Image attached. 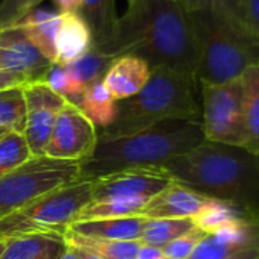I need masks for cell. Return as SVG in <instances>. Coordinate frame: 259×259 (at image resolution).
I'll return each instance as SVG.
<instances>
[{
  "label": "cell",
  "mask_w": 259,
  "mask_h": 259,
  "mask_svg": "<svg viewBox=\"0 0 259 259\" xmlns=\"http://www.w3.org/2000/svg\"><path fill=\"white\" fill-rule=\"evenodd\" d=\"M161 167L173 182L259 215V155L237 146L202 141Z\"/></svg>",
  "instance_id": "obj_2"
},
{
  "label": "cell",
  "mask_w": 259,
  "mask_h": 259,
  "mask_svg": "<svg viewBox=\"0 0 259 259\" xmlns=\"http://www.w3.org/2000/svg\"><path fill=\"white\" fill-rule=\"evenodd\" d=\"M161 259H170V258H165V256H164V258H161Z\"/></svg>",
  "instance_id": "obj_44"
},
{
  "label": "cell",
  "mask_w": 259,
  "mask_h": 259,
  "mask_svg": "<svg viewBox=\"0 0 259 259\" xmlns=\"http://www.w3.org/2000/svg\"><path fill=\"white\" fill-rule=\"evenodd\" d=\"M26 127V100L23 88H9L0 91V129L6 132H24Z\"/></svg>",
  "instance_id": "obj_25"
},
{
  "label": "cell",
  "mask_w": 259,
  "mask_h": 259,
  "mask_svg": "<svg viewBox=\"0 0 259 259\" xmlns=\"http://www.w3.org/2000/svg\"><path fill=\"white\" fill-rule=\"evenodd\" d=\"M5 134H6V131H3V129H0V138H2V137H3Z\"/></svg>",
  "instance_id": "obj_43"
},
{
  "label": "cell",
  "mask_w": 259,
  "mask_h": 259,
  "mask_svg": "<svg viewBox=\"0 0 259 259\" xmlns=\"http://www.w3.org/2000/svg\"><path fill=\"white\" fill-rule=\"evenodd\" d=\"M146 223H147V217L144 215H129V217L74 222L70 225L68 231L77 235L93 237V238L135 241L141 238Z\"/></svg>",
  "instance_id": "obj_16"
},
{
  "label": "cell",
  "mask_w": 259,
  "mask_h": 259,
  "mask_svg": "<svg viewBox=\"0 0 259 259\" xmlns=\"http://www.w3.org/2000/svg\"><path fill=\"white\" fill-rule=\"evenodd\" d=\"M42 0H0V30L17 26Z\"/></svg>",
  "instance_id": "obj_32"
},
{
  "label": "cell",
  "mask_w": 259,
  "mask_h": 259,
  "mask_svg": "<svg viewBox=\"0 0 259 259\" xmlns=\"http://www.w3.org/2000/svg\"><path fill=\"white\" fill-rule=\"evenodd\" d=\"M167 120L202 121L200 85L196 74L153 68L138 94L117 102L114 121L97 131V138L129 135Z\"/></svg>",
  "instance_id": "obj_4"
},
{
  "label": "cell",
  "mask_w": 259,
  "mask_h": 259,
  "mask_svg": "<svg viewBox=\"0 0 259 259\" xmlns=\"http://www.w3.org/2000/svg\"><path fill=\"white\" fill-rule=\"evenodd\" d=\"M175 2L181 3L190 12L200 11V9H211V11L222 12L231 17L232 20H235L237 23H240L241 26L250 29L243 0H175Z\"/></svg>",
  "instance_id": "obj_30"
},
{
  "label": "cell",
  "mask_w": 259,
  "mask_h": 259,
  "mask_svg": "<svg viewBox=\"0 0 259 259\" xmlns=\"http://www.w3.org/2000/svg\"><path fill=\"white\" fill-rule=\"evenodd\" d=\"M76 106L93 121L97 131L109 126L114 121L117 112V100L108 91L103 80L85 88Z\"/></svg>",
  "instance_id": "obj_21"
},
{
  "label": "cell",
  "mask_w": 259,
  "mask_h": 259,
  "mask_svg": "<svg viewBox=\"0 0 259 259\" xmlns=\"http://www.w3.org/2000/svg\"><path fill=\"white\" fill-rule=\"evenodd\" d=\"M80 181V162L32 156L0 178V220L41 196Z\"/></svg>",
  "instance_id": "obj_7"
},
{
  "label": "cell",
  "mask_w": 259,
  "mask_h": 259,
  "mask_svg": "<svg viewBox=\"0 0 259 259\" xmlns=\"http://www.w3.org/2000/svg\"><path fill=\"white\" fill-rule=\"evenodd\" d=\"M42 82H46L55 93L62 96L67 102L76 105L83 94V88L74 79L71 71L64 64H52Z\"/></svg>",
  "instance_id": "obj_29"
},
{
  "label": "cell",
  "mask_w": 259,
  "mask_h": 259,
  "mask_svg": "<svg viewBox=\"0 0 259 259\" xmlns=\"http://www.w3.org/2000/svg\"><path fill=\"white\" fill-rule=\"evenodd\" d=\"M52 64L18 26L0 30V70L36 82L44 79Z\"/></svg>",
  "instance_id": "obj_12"
},
{
  "label": "cell",
  "mask_w": 259,
  "mask_h": 259,
  "mask_svg": "<svg viewBox=\"0 0 259 259\" xmlns=\"http://www.w3.org/2000/svg\"><path fill=\"white\" fill-rule=\"evenodd\" d=\"M79 14L93 33L94 47L111 39L120 18L115 0H83Z\"/></svg>",
  "instance_id": "obj_20"
},
{
  "label": "cell",
  "mask_w": 259,
  "mask_h": 259,
  "mask_svg": "<svg viewBox=\"0 0 259 259\" xmlns=\"http://www.w3.org/2000/svg\"><path fill=\"white\" fill-rule=\"evenodd\" d=\"M115 58L137 56L153 68L196 74L197 49L190 11L175 0H140L120 15L108 42L94 47Z\"/></svg>",
  "instance_id": "obj_1"
},
{
  "label": "cell",
  "mask_w": 259,
  "mask_h": 259,
  "mask_svg": "<svg viewBox=\"0 0 259 259\" xmlns=\"http://www.w3.org/2000/svg\"><path fill=\"white\" fill-rule=\"evenodd\" d=\"M205 141L243 147L246 144L241 77L225 83H199Z\"/></svg>",
  "instance_id": "obj_8"
},
{
  "label": "cell",
  "mask_w": 259,
  "mask_h": 259,
  "mask_svg": "<svg viewBox=\"0 0 259 259\" xmlns=\"http://www.w3.org/2000/svg\"><path fill=\"white\" fill-rule=\"evenodd\" d=\"M61 259H79V256H77V253H76L74 247H73V246H70V244H67V249H65V252L62 253Z\"/></svg>",
  "instance_id": "obj_40"
},
{
  "label": "cell",
  "mask_w": 259,
  "mask_h": 259,
  "mask_svg": "<svg viewBox=\"0 0 259 259\" xmlns=\"http://www.w3.org/2000/svg\"><path fill=\"white\" fill-rule=\"evenodd\" d=\"M252 217H258V214L246 212L241 208H238L229 202H225V200L209 199L193 220L197 228H200L206 234H211L226 225L243 222V220H247Z\"/></svg>",
  "instance_id": "obj_23"
},
{
  "label": "cell",
  "mask_w": 259,
  "mask_h": 259,
  "mask_svg": "<svg viewBox=\"0 0 259 259\" xmlns=\"http://www.w3.org/2000/svg\"><path fill=\"white\" fill-rule=\"evenodd\" d=\"M240 246H235L215 232L206 234L187 259H225Z\"/></svg>",
  "instance_id": "obj_31"
},
{
  "label": "cell",
  "mask_w": 259,
  "mask_h": 259,
  "mask_svg": "<svg viewBox=\"0 0 259 259\" xmlns=\"http://www.w3.org/2000/svg\"><path fill=\"white\" fill-rule=\"evenodd\" d=\"M173 181L161 165L135 167L91 181L93 200H124L147 203Z\"/></svg>",
  "instance_id": "obj_9"
},
{
  "label": "cell",
  "mask_w": 259,
  "mask_h": 259,
  "mask_svg": "<svg viewBox=\"0 0 259 259\" xmlns=\"http://www.w3.org/2000/svg\"><path fill=\"white\" fill-rule=\"evenodd\" d=\"M112 59L114 58L106 56L93 47L87 55H83L77 61L67 64V67L74 76V79L79 82V85L85 90L90 85L103 80L105 73L108 71Z\"/></svg>",
  "instance_id": "obj_26"
},
{
  "label": "cell",
  "mask_w": 259,
  "mask_h": 259,
  "mask_svg": "<svg viewBox=\"0 0 259 259\" xmlns=\"http://www.w3.org/2000/svg\"><path fill=\"white\" fill-rule=\"evenodd\" d=\"M74 250H76L79 259H103L102 256H99V255H96L93 252H88V250H83V249H79V247H74Z\"/></svg>",
  "instance_id": "obj_39"
},
{
  "label": "cell",
  "mask_w": 259,
  "mask_h": 259,
  "mask_svg": "<svg viewBox=\"0 0 259 259\" xmlns=\"http://www.w3.org/2000/svg\"><path fill=\"white\" fill-rule=\"evenodd\" d=\"M140 0H126V3H127V6H132V5H135V3H138Z\"/></svg>",
  "instance_id": "obj_42"
},
{
  "label": "cell",
  "mask_w": 259,
  "mask_h": 259,
  "mask_svg": "<svg viewBox=\"0 0 259 259\" xmlns=\"http://www.w3.org/2000/svg\"><path fill=\"white\" fill-rule=\"evenodd\" d=\"M193 219H147L140 241L156 247H164L170 241L194 228Z\"/></svg>",
  "instance_id": "obj_24"
},
{
  "label": "cell",
  "mask_w": 259,
  "mask_h": 259,
  "mask_svg": "<svg viewBox=\"0 0 259 259\" xmlns=\"http://www.w3.org/2000/svg\"><path fill=\"white\" fill-rule=\"evenodd\" d=\"M17 26L50 62H56V32L59 26V11L52 12L47 9H33Z\"/></svg>",
  "instance_id": "obj_18"
},
{
  "label": "cell",
  "mask_w": 259,
  "mask_h": 259,
  "mask_svg": "<svg viewBox=\"0 0 259 259\" xmlns=\"http://www.w3.org/2000/svg\"><path fill=\"white\" fill-rule=\"evenodd\" d=\"M152 74L149 64L132 55L115 56L105 73L103 83L112 97L118 100L138 94Z\"/></svg>",
  "instance_id": "obj_14"
},
{
  "label": "cell",
  "mask_w": 259,
  "mask_h": 259,
  "mask_svg": "<svg viewBox=\"0 0 259 259\" xmlns=\"http://www.w3.org/2000/svg\"><path fill=\"white\" fill-rule=\"evenodd\" d=\"M243 83V118L246 144L244 149L259 155V64L249 67L241 76Z\"/></svg>",
  "instance_id": "obj_19"
},
{
  "label": "cell",
  "mask_w": 259,
  "mask_h": 259,
  "mask_svg": "<svg viewBox=\"0 0 259 259\" xmlns=\"http://www.w3.org/2000/svg\"><path fill=\"white\" fill-rule=\"evenodd\" d=\"M225 259H259V228L243 246Z\"/></svg>",
  "instance_id": "obj_34"
},
{
  "label": "cell",
  "mask_w": 259,
  "mask_h": 259,
  "mask_svg": "<svg viewBox=\"0 0 259 259\" xmlns=\"http://www.w3.org/2000/svg\"><path fill=\"white\" fill-rule=\"evenodd\" d=\"M211 197L178 182L168 184L143 208L147 219H194Z\"/></svg>",
  "instance_id": "obj_13"
},
{
  "label": "cell",
  "mask_w": 259,
  "mask_h": 259,
  "mask_svg": "<svg viewBox=\"0 0 259 259\" xmlns=\"http://www.w3.org/2000/svg\"><path fill=\"white\" fill-rule=\"evenodd\" d=\"M67 244L93 252L103 259H135L141 247V241H118V240H105V238H93L77 235L74 232L67 231L64 235Z\"/></svg>",
  "instance_id": "obj_22"
},
{
  "label": "cell",
  "mask_w": 259,
  "mask_h": 259,
  "mask_svg": "<svg viewBox=\"0 0 259 259\" xmlns=\"http://www.w3.org/2000/svg\"><path fill=\"white\" fill-rule=\"evenodd\" d=\"M97 144V127L73 103L67 102L59 111L44 155L55 159H87Z\"/></svg>",
  "instance_id": "obj_10"
},
{
  "label": "cell",
  "mask_w": 259,
  "mask_h": 259,
  "mask_svg": "<svg viewBox=\"0 0 259 259\" xmlns=\"http://www.w3.org/2000/svg\"><path fill=\"white\" fill-rule=\"evenodd\" d=\"M202 141L205 137L199 120H167L129 135L97 138L93 153L80 162V181L135 167L164 165Z\"/></svg>",
  "instance_id": "obj_3"
},
{
  "label": "cell",
  "mask_w": 259,
  "mask_h": 259,
  "mask_svg": "<svg viewBox=\"0 0 259 259\" xmlns=\"http://www.w3.org/2000/svg\"><path fill=\"white\" fill-rule=\"evenodd\" d=\"M65 249L67 243L59 235H15L6 238L0 259H61Z\"/></svg>",
  "instance_id": "obj_17"
},
{
  "label": "cell",
  "mask_w": 259,
  "mask_h": 259,
  "mask_svg": "<svg viewBox=\"0 0 259 259\" xmlns=\"http://www.w3.org/2000/svg\"><path fill=\"white\" fill-rule=\"evenodd\" d=\"M252 33L259 39V0H243Z\"/></svg>",
  "instance_id": "obj_35"
},
{
  "label": "cell",
  "mask_w": 259,
  "mask_h": 259,
  "mask_svg": "<svg viewBox=\"0 0 259 259\" xmlns=\"http://www.w3.org/2000/svg\"><path fill=\"white\" fill-rule=\"evenodd\" d=\"M29 83L26 79H23L18 74L9 73V71H3L0 70V91L3 90H9V88H17V87H23Z\"/></svg>",
  "instance_id": "obj_36"
},
{
  "label": "cell",
  "mask_w": 259,
  "mask_h": 259,
  "mask_svg": "<svg viewBox=\"0 0 259 259\" xmlns=\"http://www.w3.org/2000/svg\"><path fill=\"white\" fill-rule=\"evenodd\" d=\"M5 246H6V238H2L0 237V256H2V253L5 250Z\"/></svg>",
  "instance_id": "obj_41"
},
{
  "label": "cell",
  "mask_w": 259,
  "mask_h": 259,
  "mask_svg": "<svg viewBox=\"0 0 259 259\" xmlns=\"http://www.w3.org/2000/svg\"><path fill=\"white\" fill-rule=\"evenodd\" d=\"M94 47L93 33L79 12H59L56 32V62L71 64Z\"/></svg>",
  "instance_id": "obj_15"
},
{
  "label": "cell",
  "mask_w": 259,
  "mask_h": 259,
  "mask_svg": "<svg viewBox=\"0 0 259 259\" xmlns=\"http://www.w3.org/2000/svg\"><path fill=\"white\" fill-rule=\"evenodd\" d=\"M93 200L91 181L74 184L50 191L33 200L23 209L0 220V237L50 234L64 237L77 214Z\"/></svg>",
  "instance_id": "obj_6"
},
{
  "label": "cell",
  "mask_w": 259,
  "mask_h": 259,
  "mask_svg": "<svg viewBox=\"0 0 259 259\" xmlns=\"http://www.w3.org/2000/svg\"><path fill=\"white\" fill-rule=\"evenodd\" d=\"M146 203L143 202H124V200H105L94 202L91 200L82 211L77 214L74 222L87 220H100V219H115V217H129L141 215V211ZM73 222V223H74Z\"/></svg>",
  "instance_id": "obj_27"
},
{
  "label": "cell",
  "mask_w": 259,
  "mask_h": 259,
  "mask_svg": "<svg viewBox=\"0 0 259 259\" xmlns=\"http://www.w3.org/2000/svg\"><path fill=\"white\" fill-rule=\"evenodd\" d=\"M199 83H225L240 79L259 64V39L231 17L211 11H193Z\"/></svg>",
  "instance_id": "obj_5"
},
{
  "label": "cell",
  "mask_w": 259,
  "mask_h": 259,
  "mask_svg": "<svg viewBox=\"0 0 259 259\" xmlns=\"http://www.w3.org/2000/svg\"><path fill=\"white\" fill-rule=\"evenodd\" d=\"M59 12H79L83 0H52Z\"/></svg>",
  "instance_id": "obj_38"
},
{
  "label": "cell",
  "mask_w": 259,
  "mask_h": 259,
  "mask_svg": "<svg viewBox=\"0 0 259 259\" xmlns=\"http://www.w3.org/2000/svg\"><path fill=\"white\" fill-rule=\"evenodd\" d=\"M32 158L29 146L21 134L6 132L0 138V178Z\"/></svg>",
  "instance_id": "obj_28"
},
{
  "label": "cell",
  "mask_w": 259,
  "mask_h": 259,
  "mask_svg": "<svg viewBox=\"0 0 259 259\" xmlns=\"http://www.w3.org/2000/svg\"><path fill=\"white\" fill-rule=\"evenodd\" d=\"M164 258V252L161 247L150 246V244H141L137 258L135 259H161Z\"/></svg>",
  "instance_id": "obj_37"
},
{
  "label": "cell",
  "mask_w": 259,
  "mask_h": 259,
  "mask_svg": "<svg viewBox=\"0 0 259 259\" xmlns=\"http://www.w3.org/2000/svg\"><path fill=\"white\" fill-rule=\"evenodd\" d=\"M205 235H206L205 231H202L200 228L194 226L191 231L185 232L184 235H181L176 240H173L168 244H165L162 247L164 256L170 259H187L193 253V250L196 249V246L200 243V240Z\"/></svg>",
  "instance_id": "obj_33"
},
{
  "label": "cell",
  "mask_w": 259,
  "mask_h": 259,
  "mask_svg": "<svg viewBox=\"0 0 259 259\" xmlns=\"http://www.w3.org/2000/svg\"><path fill=\"white\" fill-rule=\"evenodd\" d=\"M21 88L26 100V127L23 137L32 156H44L56 117L67 100L42 80L29 82Z\"/></svg>",
  "instance_id": "obj_11"
}]
</instances>
